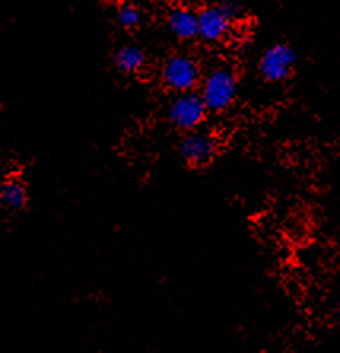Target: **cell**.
<instances>
[{
  "instance_id": "cell-1",
  "label": "cell",
  "mask_w": 340,
  "mask_h": 353,
  "mask_svg": "<svg viewBox=\"0 0 340 353\" xmlns=\"http://www.w3.org/2000/svg\"><path fill=\"white\" fill-rule=\"evenodd\" d=\"M199 92L209 112L223 113L234 105L239 96V77L228 65L213 67L202 77Z\"/></svg>"
},
{
  "instance_id": "cell-5",
  "label": "cell",
  "mask_w": 340,
  "mask_h": 353,
  "mask_svg": "<svg viewBox=\"0 0 340 353\" xmlns=\"http://www.w3.org/2000/svg\"><path fill=\"white\" fill-rule=\"evenodd\" d=\"M220 143L212 132L195 129L184 132L177 145V152L184 163L191 168H204L212 163L218 153Z\"/></svg>"
},
{
  "instance_id": "cell-3",
  "label": "cell",
  "mask_w": 340,
  "mask_h": 353,
  "mask_svg": "<svg viewBox=\"0 0 340 353\" xmlns=\"http://www.w3.org/2000/svg\"><path fill=\"white\" fill-rule=\"evenodd\" d=\"M207 115L209 108L199 91L175 94L167 108L169 123L182 132H191L199 129Z\"/></svg>"
},
{
  "instance_id": "cell-7",
  "label": "cell",
  "mask_w": 340,
  "mask_h": 353,
  "mask_svg": "<svg viewBox=\"0 0 340 353\" xmlns=\"http://www.w3.org/2000/svg\"><path fill=\"white\" fill-rule=\"evenodd\" d=\"M166 28L175 39L189 41L199 37V17L191 8L175 7L169 10Z\"/></svg>"
},
{
  "instance_id": "cell-11",
  "label": "cell",
  "mask_w": 340,
  "mask_h": 353,
  "mask_svg": "<svg viewBox=\"0 0 340 353\" xmlns=\"http://www.w3.org/2000/svg\"><path fill=\"white\" fill-rule=\"evenodd\" d=\"M220 5L233 21H235L242 14V5L237 2V0H224V2H221Z\"/></svg>"
},
{
  "instance_id": "cell-8",
  "label": "cell",
  "mask_w": 340,
  "mask_h": 353,
  "mask_svg": "<svg viewBox=\"0 0 340 353\" xmlns=\"http://www.w3.org/2000/svg\"><path fill=\"white\" fill-rule=\"evenodd\" d=\"M113 65L123 75H137L145 69L147 53L138 45H123L113 53Z\"/></svg>"
},
{
  "instance_id": "cell-9",
  "label": "cell",
  "mask_w": 340,
  "mask_h": 353,
  "mask_svg": "<svg viewBox=\"0 0 340 353\" xmlns=\"http://www.w3.org/2000/svg\"><path fill=\"white\" fill-rule=\"evenodd\" d=\"M28 186L18 176H8L0 186V202L10 212H19L28 205Z\"/></svg>"
},
{
  "instance_id": "cell-2",
  "label": "cell",
  "mask_w": 340,
  "mask_h": 353,
  "mask_svg": "<svg viewBox=\"0 0 340 353\" xmlns=\"http://www.w3.org/2000/svg\"><path fill=\"white\" fill-rule=\"evenodd\" d=\"M161 83L173 94L195 91L202 81V70L198 59L191 54L173 53L162 62Z\"/></svg>"
},
{
  "instance_id": "cell-4",
  "label": "cell",
  "mask_w": 340,
  "mask_h": 353,
  "mask_svg": "<svg viewBox=\"0 0 340 353\" xmlns=\"http://www.w3.org/2000/svg\"><path fill=\"white\" fill-rule=\"evenodd\" d=\"M296 61L297 54L291 45L274 43L262 51L257 70L267 83H280L290 79Z\"/></svg>"
},
{
  "instance_id": "cell-10",
  "label": "cell",
  "mask_w": 340,
  "mask_h": 353,
  "mask_svg": "<svg viewBox=\"0 0 340 353\" xmlns=\"http://www.w3.org/2000/svg\"><path fill=\"white\" fill-rule=\"evenodd\" d=\"M142 18H143V12L138 3L123 2L118 5L116 13H115V21L121 29L125 30L137 29L142 23Z\"/></svg>"
},
{
  "instance_id": "cell-6",
  "label": "cell",
  "mask_w": 340,
  "mask_h": 353,
  "mask_svg": "<svg viewBox=\"0 0 340 353\" xmlns=\"http://www.w3.org/2000/svg\"><path fill=\"white\" fill-rule=\"evenodd\" d=\"M199 39L204 43H218L224 40L229 34L231 26L234 21L231 19L220 3L207 5L199 10Z\"/></svg>"
}]
</instances>
